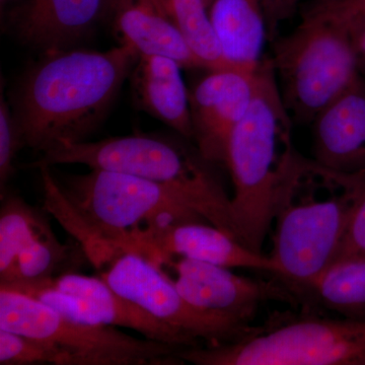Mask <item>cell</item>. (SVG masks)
<instances>
[{"instance_id":"obj_1","label":"cell","mask_w":365,"mask_h":365,"mask_svg":"<svg viewBox=\"0 0 365 365\" xmlns=\"http://www.w3.org/2000/svg\"><path fill=\"white\" fill-rule=\"evenodd\" d=\"M138 56L126 43L105 52L47 54L14 95V116L24 145L43 153L86 141L104 121Z\"/></svg>"},{"instance_id":"obj_2","label":"cell","mask_w":365,"mask_h":365,"mask_svg":"<svg viewBox=\"0 0 365 365\" xmlns=\"http://www.w3.org/2000/svg\"><path fill=\"white\" fill-rule=\"evenodd\" d=\"M292 120L269 56L257 69L256 93L228 140L225 165L234 184L232 217L237 239L262 253L276 205L297 157Z\"/></svg>"},{"instance_id":"obj_3","label":"cell","mask_w":365,"mask_h":365,"mask_svg":"<svg viewBox=\"0 0 365 365\" xmlns=\"http://www.w3.org/2000/svg\"><path fill=\"white\" fill-rule=\"evenodd\" d=\"M353 175L327 169L297 151L276 205L269 255L276 277L297 297L311 294L335 261L351 209Z\"/></svg>"},{"instance_id":"obj_4","label":"cell","mask_w":365,"mask_h":365,"mask_svg":"<svg viewBox=\"0 0 365 365\" xmlns=\"http://www.w3.org/2000/svg\"><path fill=\"white\" fill-rule=\"evenodd\" d=\"M57 165H83L158 182L206 222L237 240L232 198L213 170V163L197 148L165 137L136 134L95 143L61 144L45 151L26 167L39 169Z\"/></svg>"},{"instance_id":"obj_5","label":"cell","mask_w":365,"mask_h":365,"mask_svg":"<svg viewBox=\"0 0 365 365\" xmlns=\"http://www.w3.org/2000/svg\"><path fill=\"white\" fill-rule=\"evenodd\" d=\"M270 44L269 58L295 123L311 125L361 74L351 20L341 0H312L302 7L299 25Z\"/></svg>"},{"instance_id":"obj_6","label":"cell","mask_w":365,"mask_h":365,"mask_svg":"<svg viewBox=\"0 0 365 365\" xmlns=\"http://www.w3.org/2000/svg\"><path fill=\"white\" fill-rule=\"evenodd\" d=\"M178 357L196 365H365V321L278 319L234 342L184 348Z\"/></svg>"},{"instance_id":"obj_7","label":"cell","mask_w":365,"mask_h":365,"mask_svg":"<svg viewBox=\"0 0 365 365\" xmlns=\"http://www.w3.org/2000/svg\"><path fill=\"white\" fill-rule=\"evenodd\" d=\"M0 329L39 338L59 350L61 365H177L181 348L135 338L116 327L62 316L39 299L0 287Z\"/></svg>"},{"instance_id":"obj_8","label":"cell","mask_w":365,"mask_h":365,"mask_svg":"<svg viewBox=\"0 0 365 365\" xmlns=\"http://www.w3.org/2000/svg\"><path fill=\"white\" fill-rule=\"evenodd\" d=\"M56 180L67 200L93 232L126 252H130L132 235L143 228L207 222L169 188L143 178L91 169L88 174Z\"/></svg>"},{"instance_id":"obj_9","label":"cell","mask_w":365,"mask_h":365,"mask_svg":"<svg viewBox=\"0 0 365 365\" xmlns=\"http://www.w3.org/2000/svg\"><path fill=\"white\" fill-rule=\"evenodd\" d=\"M98 276L125 299L202 346L234 342L253 328L192 306L162 267L133 252L118 257Z\"/></svg>"},{"instance_id":"obj_10","label":"cell","mask_w":365,"mask_h":365,"mask_svg":"<svg viewBox=\"0 0 365 365\" xmlns=\"http://www.w3.org/2000/svg\"><path fill=\"white\" fill-rule=\"evenodd\" d=\"M13 290L31 295L79 323L131 329L144 338L181 349L202 346L125 299L100 276L67 273L44 282L21 284Z\"/></svg>"},{"instance_id":"obj_11","label":"cell","mask_w":365,"mask_h":365,"mask_svg":"<svg viewBox=\"0 0 365 365\" xmlns=\"http://www.w3.org/2000/svg\"><path fill=\"white\" fill-rule=\"evenodd\" d=\"M160 267L170 276L180 294L197 309L215 314L244 328L251 323L265 302H295L297 297L282 281L252 279L230 268L187 258H170Z\"/></svg>"},{"instance_id":"obj_12","label":"cell","mask_w":365,"mask_h":365,"mask_svg":"<svg viewBox=\"0 0 365 365\" xmlns=\"http://www.w3.org/2000/svg\"><path fill=\"white\" fill-rule=\"evenodd\" d=\"M131 250L158 266L170 258H187L227 268H248L277 275L269 256L247 248L241 242L205 222H175L139 230Z\"/></svg>"},{"instance_id":"obj_13","label":"cell","mask_w":365,"mask_h":365,"mask_svg":"<svg viewBox=\"0 0 365 365\" xmlns=\"http://www.w3.org/2000/svg\"><path fill=\"white\" fill-rule=\"evenodd\" d=\"M209 72L189 91L190 113L196 148L216 165L225 163L230 137L253 102L257 71Z\"/></svg>"},{"instance_id":"obj_14","label":"cell","mask_w":365,"mask_h":365,"mask_svg":"<svg viewBox=\"0 0 365 365\" xmlns=\"http://www.w3.org/2000/svg\"><path fill=\"white\" fill-rule=\"evenodd\" d=\"M313 160L342 174L365 172V79L362 74L318 113Z\"/></svg>"},{"instance_id":"obj_15","label":"cell","mask_w":365,"mask_h":365,"mask_svg":"<svg viewBox=\"0 0 365 365\" xmlns=\"http://www.w3.org/2000/svg\"><path fill=\"white\" fill-rule=\"evenodd\" d=\"M105 14L107 0H28L16 29L23 42L51 54L67 50Z\"/></svg>"},{"instance_id":"obj_16","label":"cell","mask_w":365,"mask_h":365,"mask_svg":"<svg viewBox=\"0 0 365 365\" xmlns=\"http://www.w3.org/2000/svg\"><path fill=\"white\" fill-rule=\"evenodd\" d=\"M111 16L122 43L139 55L169 57L182 68H202L173 20L168 0H117Z\"/></svg>"},{"instance_id":"obj_17","label":"cell","mask_w":365,"mask_h":365,"mask_svg":"<svg viewBox=\"0 0 365 365\" xmlns=\"http://www.w3.org/2000/svg\"><path fill=\"white\" fill-rule=\"evenodd\" d=\"M175 60L158 55H139L129 74L137 105L170 126L187 140H193L189 91Z\"/></svg>"},{"instance_id":"obj_18","label":"cell","mask_w":365,"mask_h":365,"mask_svg":"<svg viewBox=\"0 0 365 365\" xmlns=\"http://www.w3.org/2000/svg\"><path fill=\"white\" fill-rule=\"evenodd\" d=\"M209 16L228 63L255 73L268 41L263 0H213Z\"/></svg>"},{"instance_id":"obj_19","label":"cell","mask_w":365,"mask_h":365,"mask_svg":"<svg viewBox=\"0 0 365 365\" xmlns=\"http://www.w3.org/2000/svg\"><path fill=\"white\" fill-rule=\"evenodd\" d=\"M86 263L85 252L76 240L61 242L50 230L21 252L13 276L0 287L44 282L76 272Z\"/></svg>"},{"instance_id":"obj_20","label":"cell","mask_w":365,"mask_h":365,"mask_svg":"<svg viewBox=\"0 0 365 365\" xmlns=\"http://www.w3.org/2000/svg\"><path fill=\"white\" fill-rule=\"evenodd\" d=\"M0 209V284L13 276L19 255L52 230L44 213L20 196L1 194Z\"/></svg>"},{"instance_id":"obj_21","label":"cell","mask_w":365,"mask_h":365,"mask_svg":"<svg viewBox=\"0 0 365 365\" xmlns=\"http://www.w3.org/2000/svg\"><path fill=\"white\" fill-rule=\"evenodd\" d=\"M311 294L343 318L365 321V257L333 263L319 276Z\"/></svg>"},{"instance_id":"obj_22","label":"cell","mask_w":365,"mask_h":365,"mask_svg":"<svg viewBox=\"0 0 365 365\" xmlns=\"http://www.w3.org/2000/svg\"><path fill=\"white\" fill-rule=\"evenodd\" d=\"M168 4L173 20L202 68L235 69L223 55L204 0H168Z\"/></svg>"},{"instance_id":"obj_23","label":"cell","mask_w":365,"mask_h":365,"mask_svg":"<svg viewBox=\"0 0 365 365\" xmlns=\"http://www.w3.org/2000/svg\"><path fill=\"white\" fill-rule=\"evenodd\" d=\"M0 364L61 365L59 350L39 338L0 329Z\"/></svg>"},{"instance_id":"obj_24","label":"cell","mask_w":365,"mask_h":365,"mask_svg":"<svg viewBox=\"0 0 365 365\" xmlns=\"http://www.w3.org/2000/svg\"><path fill=\"white\" fill-rule=\"evenodd\" d=\"M353 190L349 218L334 263L365 257V172L353 175Z\"/></svg>"},{"instance_id":"obj_25","label":"cell","mask_w":365,"mask_h":365,"mask_svg":"<svg viewBox=\"0 0 365 365\" xmlns=\"http://www.w3.org/2000/svg\"><path fill=\"white\" fill-rule=\"evenodd\" d=\"M18 124L14 113L9 109L6 98L0 101V189L1 194L6 190V184L14 173V158L23 148Z\"/></svg>"},{"instance_id":"obj_26","label":"cell","mask_w":365,"mask_h":365,"mask_svg":"<svg viewBox=\"0 0 365 365\" xmlns=\"http://www.w3.org/2000/svg\"><path fill=\"white\" fill-rule=\"evenodd\" d=\"M300 2L302 0H263L269 43L279 35L281 24L297 13Z\"/></svg>"},{"instance_id":"obj_27","label":"cell","mask_w":365,"mask_h":365,"mask_svg":"<svg viewBox=\"0 0 365 365\" xmlns=\"http://www.w3.org/2000/svg\"><path fill=\"white\" fill-rule=\"evenodd\" d=\"M353 39L359 55L360 68L365 66V21L356 20L352 26Z\"/></svg>"},{"instance_id":"obj_28","label":"cell","mask_w":365,"mask_h":365,"mask_svg":"<svg viewBox=\"0 0 365 365\" xmlns=\"http://www.w3.org/2000/svg\"><path fill=\"white\" fill-rule=\"evenodd\" d=\"M352 20L365 21V0H341Z\"/></svg>"},{"instance_id":"obj_29","label":"cell","mask_w":365,"mask_h":365,"mask_svg":"<svg viewBox=\"0 0 365 365\" xmlns=\"http://www.w3.org/2000/svg\"><path fill=\"white\" fill-rule=\"evenodd\" d=\"M117 0H107V14H111L113 7L116 4Z\"/></svg>"},{"instance_id":"obj_30","label":"cell","mask_w":365,"mask_h":365,"mask_svg":"<svg viewBox=\"0 0 365 365\" xmlns=\"http://www.w3.org/2000/svg\"><path fill=\"white\" fill-rule=\"evenodd\" d=\"M204 1H205L206 6H207L209 9V7L211 6V4H212L213 0H204Z\"/></svg>"},{"instance_id":"obj_31","label":"cell","mask_w":365,"mask_h":365,"mask_svg":"<svg viewBox=\"0 0 365 365\" xmlns=\"http://www.w3.org/2000/svg\"><path fill=\"white\" fill-rule=\"evenodd\" d=\"M1 1V6L4 7V4H6L7 2L11 1V0H0Z\"/></svg>"}]
</instances>
